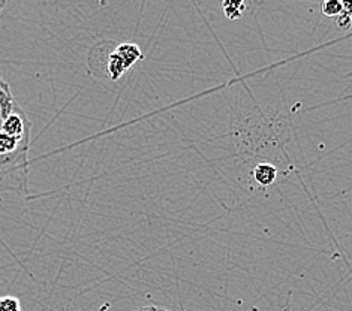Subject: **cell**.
<instances>
[{
    "label": "cell",
    "mask_w": 352,
    "mask_h": 311,
    "mask_svg": "<svg viewBox=\"0 0 352 311\" xmlns=\"http://www.w3.org/2000/svg\"><path fill=\"white\" fill-rule=\"evenodd\" d=\"M222 10L226 19L230 20H239L246 10V5L243 2H223Z\"/></svg>",
    "instance_id": "5b68a950"
},
{
    "label": "cell",
    "mask_w": 352,
    "mask_h": 311,
    "mask_svg": "<svg viewBox=\"0 0 352 311\" xmlns=\"http://www.w3.org/2000/svg\"><path fill=\"white\" fill-rule=\"evenodd\" d=\"M321 8L322 12L329 16H339L343 12V6L339 0H325V2H322Z\"/></svg>",
    "instance_id": "8992f818"
},
{
    "label": "cell",
    "mask_w": 352,
    "mask_h": 311,
    "mask_svg": "<svg viewBox=\"0 0 352 311\" xmlns=\"http://www.w3.org/2000/svg\"><path fill=\"white\" fill-rule=\"evenodd\" d=\"M129 69H131V66L123 60L120 54L116 51V47H114L113 53L110 54V58H108L107 78H110L111 81H117V80H120Z\"/></svg>",
    "instance_id": "7a4b0ae2"
},
{
    "label": "cell",
    "mask_w": 352,
    "mask_h": 311,
    "mask_svg": "<svg viewBox=\"0 0 352 311\" xmlns=\"http://www.w3.org/2000/svg\"><path fill=\"white\" fill-rule=\"evenodd\" d=\"M252 175L255 181L259 184V186H272V184L276 181V176H278V170L270 163H259L254 168Z\"/></svg>",
    "instance_id": "3957f363"
},
{
    "label": "cell",
    "mask_w": 352,
    "mask_h": 311,
    "mask_svg": "<svg viewBox=\"0 0 352 311\" xmlns=\"http://www.w3.org/2000/svg\"><path fill=\"white\" fill-rule=\"evenodd\" d=\"M2 78H3V77H2V73H0V80H2Z\"/></svg>",
    "instance_id": "7c38bea8"
},
{
    "label": "cell",
    "mask_w": 352,
    "mask_h": 311,
    "mask_svg": "<svg viewBox=\"0 0 352 311\" xmlns=\"http://www.w3.org/2000/svg\"><path fill=\"white\" fill-rule=\"evenodd\" d=\"M116 51L120 54V57L131 66V68L144 58V54H142L140 47L137 44H129V42H126V44L116 45Z\"/></svg>",
    "instance_id": "277c9868"
},
{
    "label": "cell",
    "mask_w": 352,
    "mask_h": 311,
    "mask_svg": "<svg viewBox=\"0 0 352 311\" xmlns=\"http://www.w3.org/2000/svg\"><path fill=\"white\" fill-rule=\"evenodd\" d=\"M111 42H104V44L95 45L94 49H91V54H96V60H89V66L91 72H95L99 77H107V66H108V58H110V54L113 53V49H107L110 48Z\"/></svg>",
    "instance_id": "6da1fadb"
},
{
    "label": "cell",
    "mask_w": 352,
    "mask_h": 311,
    "mask_svg": "<svg viewBox=\"0 0 352 311\" xmlns=\"http://www.w3.org/2000/svg\"><path fill=\"white\" fill-rule=\"evenodd\" d=\"M6 6V2H5V0H0V12H2L3 11V8Z\"/></svg>",
    "instance_id": "8fae6325"
},
{
    "label": "cell",
    "mask_w": 352,
    "mask_h": 311,
    "mask_svg": "<svg viewBox=\"0 0 352 311\" xmlns=\"http://www.w3.org/2000/svg\"><path fill=\"white\" fill-rule=\"evenodd\" d=\"M0 311H23L21 302L15 297H0Z\"/></svg>",
    "instance_id": "52a82bcc"
},
{
    "label": "cell",
    "mask_w": 352,
    "mask_h": 311,
    "mask_svg": "<svg viewBox=\"0 0 352 311\" xmlns=\"http://www.w3.org/2000/svg\"><path fill=\"white\" fill-rule=\"evenodd\" d=\"M137 311H170V310L162 308V307H156V306H148V307H142Z\"/></svg>",
    "instance_id": "9c48e42d"
},
{
    "label": "cell",
    "mask_w": 352,
    "mask_h": 311,
    "mask_svg": "<svg viewBox=\"0 0 352 311\" xmlns=\"http://www.w3.org/2000/svg\"><path fill=\"white\" fill-rule=\"evenodd\" d=\"M336 24L340 30H349L352 26V16L346 12H342L339 16H336Z\"/></svg>",
    "instance_id": "ba28073f"
},
{
    "label": "cell",
    "mask_w": 352,
    "mask_h": 311,
    "mask_svg": "<svg viewBox=\"0 0 352 311\" xmlns=\"http://www.w3.org/2000/svg\"><path fill=\"white\" fill-rule=\"evenodd\" d=\"M342 6H343V12H346L352 16V2H342Z\"/></svg>",
    "instance_id": "30bf717a"
}]
</instances>
